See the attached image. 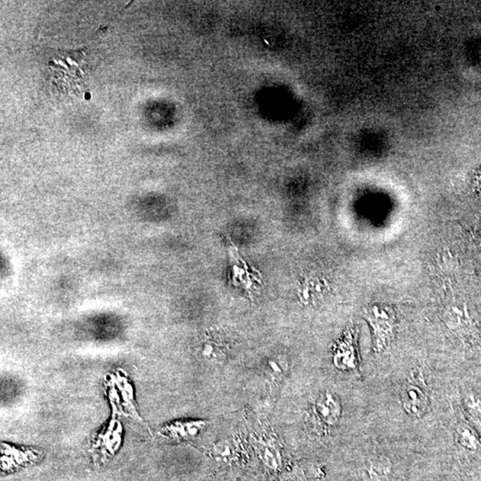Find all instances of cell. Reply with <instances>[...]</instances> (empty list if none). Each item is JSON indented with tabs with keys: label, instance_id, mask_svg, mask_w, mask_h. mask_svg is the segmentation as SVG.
Returning <instances> with one entry per match:
<instances>
[{
	"label": "cell",
	"instance_id": "6da1fadb",
	"mask_svg": "<svg viewBox=\"0 0 481 481\" xmlns=\"http://www.w3.org/2000/svg\"><path fill=\"white\" fill-rule=\"evenodd\" d=\"M367 320L373 332L374 349L383 351L389 347L395 335L397 320L393 311L375 306L367 311Z\"/></svg>",
	"mask_w": 481,
	"mask_h": 481
},
{
	"label": "cell",
	"instance_id": "7a4b0ae2",
	"mask_svg": "<svg viewBox=\"0 0 481 481\" xmlns=\"http://www.w3.org/2000/svg\"><path fill=\"white\" fill-rule=\"evenodd\" d=\"M401 406L412 418L420 419L427 413L429 399L427 394L418 385L404 383L399 391Z\"/></svg>",
	"mask_w": 481,
	"mask_h": 481
},
{
	"label": "cell",
	"instance_id": "3957f363",
	"mask_svg": "<svg viewBox=\"0 0 481 481\" xmlns=\"http://www.w3.org/2000/svg\"><path fill=\"white\" fill-rule=\"evenodd\" d=\"M253 445L262 464L268 469L277 471L283 465V454L277 439L264 435H253Z\"/></svg>",
	"mask_w": 481,
	"mask_h": 481
},
{
	"label": "cell",
	"instance_id": "277c9868",
	"mask_svg": "<svg viewBox=\"0 0 481 481\" xmlns=\"http://www.w3.org/2000/svg\"><path fill=\"white\" fill-rule=\"evenodd\" d=\"M317 416L326 425L335 426L339 422L342 413L341 401L335 394L326 391L317 397L315 404Z\"/></svg>",
	"mask_w": 481,
	"mask_h": 481
},
{
	"label": "cell",
	"instance_id": "5b68a950",
	"mask_svg": "<svg viewBox=\"0 0 481 481\" xmlns=\"http://www.w3.org/2000/svg\"><path fill=\"white\" fill-rule=\"evenodd\" d=\"M243 453V445L238 437H230L217 441L211 448V454L219 463L233 464Z\"/></svg>",
	"mask_w": 481,
	"mask_h": 481
},
{
	"label": "cell",
	"instance_id": "8992f818",
	"mask_svg": "<svg viewBox=\"0 0 481 481\" xmlns=\"http://www.w3.org/2000/svg\"><path fill=\"white\" fill-rule=\"evenodd\" d=\"M392 469L391 461L385 455L369 458L363 471L364 481H385Z\"/></svg>",
	"mask_w": 481,
	"mask_h": 481
},
{
	"label": "cell",
	"instance_id": "52a82bcc",
	"mask_svg": "<svg viewBox=\"0 0 481 481\" xmlns=\"http://www.w3.org/2000/svg\"><path fill=\"white\" fill-rule=\"evenodd\" d=\"M206 425L204 421L175 422L162 429V435L175 439H190L197 437L198 432Z\"/></svg>",
	"mask_w": 481,
	"mask_h": 481
},
{
	"label": "cell",
	"instance_id": "ba28073f",
	"mask_svg": "<svg viewBox=\"0 0 481 481\" xmlns=\"http://www.w3.org/2000/svg\"><path fill=\"white\" fill-rule=\"evenodd\" d=\"M455 441L461 448L470 452L479 450L481 447V438L476 429L470 423L461 422L455 428Z\"/></svg>",
	"mask_w": 481,
	"mask_h": 481
},
{
	"label": "cell",
	"instance_id": "9c48e42d",
	"mask_svg": "<svg viewBox=\"0 0 481 481\" xmlns=\"http://www.w3.org/2000/svg\"><path fill=\"white\" fill-rule=\"evenodd\" d=\"M445 323L455 331L465 330L470 325V316L466 310L453 309L445 314Z\"/></svg>",
	"mask_w": 481,
	"mask_h": 481
},
{
	"label": "cell",
	"instance_id": "30bf717a",
	"mask_svg": "<svg viewBox=\"0 0 481 481\" xmlns=\"http://www.w3.org/2000/svg\"><path fill=\"white\" fill-rule=\"evenodd\" d=\"M464 404L471 415L481 418V397L473 391H469L465 393Z\"/></svg>",
	"mask_w": 481,
	"mask_h": 481
},
{
	"label": "cell",
	"instance_id": "8fae6325",
	"mask_svg": "<svg viewBox=\"0 0 481 481\" xmlns=\"http://www.w3.org/2000/svg\"><path fill=\"white\" fill-rule=\"evenodd\" d=\"M287 364H285L284 361L274 359V360L268 362L267 368H265V371L268 376L281 378L287 373Z\"/></svg>",
	"mask_w": 481,
	"mask_h": 481
},
{
	"label": "cell",
	"instance_id": "7c38bea8",
	"mask_svg": "<svg viewBox=\"0 0 481 481\" xmlns=\"http://www.w3.org/2000/svg\"><path fill=\"white\" fill-rule=\"evenodd\" d=\"M281 481H301L299 474L296 471L284 473L281 478Z\"/></svg>",
	"mask_w": 481,
	"mask_h": 481
}]
</instances>
